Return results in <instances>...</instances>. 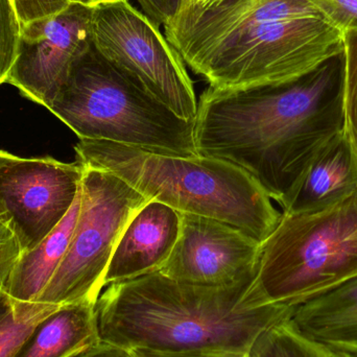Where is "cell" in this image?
Masks as SVG:
<instances>
[{"label": "cell", "instance_id": "obj_30", "mask_svg": "<svg viewBox=\"0 0 357 357\" xmlns=\"http://www.w3.org/2000/svg\"><path fill=\"white\" fill-rule=\"evenodd\" d=\"M322 357H357L356 354L322 345Z\"/></svg>", "mask_w": 357, "mask_h": 357}, {"label": "cell", "instance_id": "obj_11", "mask_svg": "<svg viewBox=\"0 0 357 357\" xmlns=\"http://www.w3.org/2000/svg\"><path fill=\"white\" fill-rule=\"evenodd\" d=\"M180 236L159 272L199 287H222L254 278L262 243L243 231L197 214L181 213Z\"/></svg>", "mask_w": 357, "mask_h": 357}, {"label": "cell", "instance_id": "obj_10", "mask_svg": "<svg viewBox=\"0 0 357 357\" xmlns=\"http://www.w3.org/2000/svg\"><path fill=\"white\" fill-rule=\"evenodd\" d=\"M91 8L70 4L60 14L22 24L18 58L6 83L52 107L75 63L91 48Z\"/></svg>", "mask_w": 357, "mask_h": 357}, {"label": "cell", "instance_id": "obj_27", "mask_svg": "<svg viewBox=\"0 0 357 357\" xmlns=\"http://www.w3.org/2000/svg\"><path fill=\"white\" fill-rule=\"evenodd\" d=\"M134 357H250L248 352L230 350H199V351L161 352L152 350H130Z\"/></svg>", "mask_w": 357, "mask_h": 357}, {"label": "cell", "instance_id": "obj_16", "mask_svg": "<svg viewBox=\"0 0 357 357\" xmlns=\"http://www.w3.org/2000/svg\"><path fill=\"white\" fill-rule=\"evenodd\" d=\"M79 207L81 191L61 224L37 247L21 254L6 283L4 298L24 303L37 301L64 258Z\"/></svg>", "mask_w": 357, "mask_h": 357}, {"label": "cell", "instance_id": "obj_5", "mask_svg": "<svg viewBox=\"0 0 357 357\" xmlns=\"http://www.w3.org/2000/svg\"><path fill=\"white\" fill-rule=\"evenodd\" d=\"M48 110L79 139L159 154H197L195 121H184L105 61L93 47L73 65Z\"/></svg>", "mask_w": 357, "mask_h": 357}, {"label": "cell", "instance_id": "obj_9", "mask_svg": "<svg viewBox=\"0 0 357 357\" xmlns=\"http://www.w3.org/2000/svg\"><path fill=\"white\" fill-rule=\"evenodd\" d=\"M84 167L52 157L20 158L0 171V202L22 253L43 241L68 214L81 191Z\"/></svg>", "mask_w": 357, "mask_h": 357}, {"label": "cell", "instance_id": "obj_1", "mask_svg": "<svg viewBox=\"0 0 357 357\" xmlns=\"http://www.w3.org/2000/svg\"><path fill=\"white\" fill-rule=\"evenodd\" d=\"M344 94L343 52L285 83L208 87L195 119L197 154L241 167L283 207L314 156L345 130Z\"/></svg>", "mask_w": 357, "mask_h": 357}, {"label": "cell", "instance_id": "obj_3", "mask_svg": "<svg viewBox=\"0 0 357 357\" xmlns=\"http://www.w3.org/2000/svg\"><path fill=\"white\" fill-rule=\"evenodd\" d=\"M77 161L117 176L151 201L227 222L264 243L282 213L247 172L213 157L159 154L106 140L79 139Z\"/></svg>", "mask_w": 357, "mask_h": 357}, {"label": "cell", "instance_id": "obj_26", "mask_svg": "<svg viewBox=\"0 0 357 357\" xmlns=\"http://www.w3.org/2000/svg\"><path fill=\"white\" fill-rule=\"evenodd\" d=\"M226 0H191L187 10L183 13L182 16L178 17L175 22L172 23L167 27H165V35L175 33L178 29L187 26V25L197 20L204 13L216 8Z\"/></svg>", "mask_w": 357, "mask_h": 357}, {"label": "cell", "instance_id": "obj_23", "mask_svg": "<svg viewBox=\"0 0 357 357\" xmlns=\"http://www.w3.org/2000/svg\"><path fill=\"white\" fill-rule=\"evenodd\" d=\"M342 33L357 29V0H304Z\"/></svg>", "mask_w": 357, "mask_h": 357}, {"label": "cell", "instance_id": "obj_18", "mask_svg": "<svg viewBox=\"0 0 357 357\" xmlns=\"http://www.w3.org/2000/svg\"><path fill=\"white\" fill-rule=\"evenodd\" d=\"M61 306L4 298L0 312V357H16L36 328Z\"/></svg>", "mask_w": 357, "mask_h": 357}, {"label": "cell", "instance_id": "obj_28", "mask_svg": "<svg viewBox=\"0 0 357 357\" xmlns=\"http://www.w3.org/2000/svg\"><path fill=\"white\" fill-rule=\"evenodd\" d=\"M82 357H134L130 350L112 344L100 342L98 345L90 348Z\"/></svg>", "mask_w": 357, "mask_h": 357}, {"label": "cell", "instance_id": "obj_25", "mask_svg": "<svg viewBox=\"0 0 357 357\" xmlns=\"http://www.w3.org/2000/svg\"><path fill=\"white\" fill-rule=\"evenodd\" d=\"M142 13L157 25L167 27L185 12L189 0H137Z\"/></svg>", "mask_w": 357, "mask_h": 357}, {"label": "cell", "instance_id": "obj_4", "mask_svg": "<svg viewBox=\"0 0 357 357\" xmlns=\"http://www.w3.org/2000/svg\"><path fill=\"white\" fill-rule=\"evenodd\" d=\"M357 278V190L324 209L283 213L262 243L247 300L297 308Z\"/></svg>", "mask_w": 357, "mask_h": 357}, {"label": "cell", "instance_id": "obj_15", "mask_svg": "<svg viewBox=\"0 0 357 357\" xmlns=\"http://www.w3.org/2000/svg\"><path fill=\"white\" fill-rule=\"evenodd\" d=\"M291 320L312 341L357 356V278L298 306Z\"/></svg>", "mask_w": 357, "mask_h": 357}, {"label": "cell", "instance_id": "obj_13", "mask_svg": "<svg viewBox=\"0 0 357 357\" xmlns=\"http://www.w3.org/2000/svg\"><path fill=\"white\" fill-rule=\"evenodd\" d=\"M181 212L158 201L142 206L119 238L105 287L159 272L173 253L181 231Z\"/></svg>", "mask_w": 357, "mask_h": 357}, {"label": "cell", "instance_id": "obj_7", "mask_svg": "<svg viewBox=\"0 0 357 357\" xmlns=\"http://www.w3.org/2000/svg\"><path fill=\"white\" fill-rule=\"evenodd\" d=\"M150 201L117 176L84 167L81 207L70 243L36 302L59 306L96 303L123 230Z\"/></svg>", "mask_w": 357, "mask_h": 357}, {"label": "cell", "instance_id": "obj_33", "mask_svg": "<svg viewBox=\"0 0 357 357\" xmlns=\"http://www.w3.org/2000/svg\"><path fill=\"white\" fill-rule=\"evenodd\" d=\"M190 1H191V0H189L188 6H189V3H190ZM188 6H187V8H188ZM186 10H187V8H186ZM182 15H183V14H182ZM182 15H181V16H182ZM174 22H175V21H174Z\"/></svg>", "mask_w": 357, "mask_h": 357}, {"label": "cell", "instance_id": "obj_24", "mask_svg": "<svg viewBox=\"0 0 357 357\" xmlns=\"http://www.w3.org/2000/svg\"><path fill=\"white\" fill-rule=\"evenodd\" d=\"M22 254L18 237L8 218H0V302L10 274Z\"/></svg>", "mask_w": 357, "mask_h": 357}, {"label": "cell", "instance_id": "obj_8", "mask_svg": "<svg viewBox=\"0 0 357 357\" xmlns=\"http://www.w3.org/2000/svg\"><path fill=\"white\" fill-rule=\"evenodd\" d=\"M91 42L121 75L180 119L195 121L199 102L182 56L160 26L129 0L92 10Z\"/></svg>", "mask_w": 357, "mask_h": 357}, {"label": "cell", "instance_id": "obj_2", "mask_svg": "<svg viewBox=\"0 0 357 357\" xmlns=\"http://www.w3.org/2000/svg\"><path fill=\"white\" fill-rule=\"evenodd\" d=\"M253 279L199 287L155 272L106 285L94 306L98 337L127 350L249 354L262 333L295 310L251 305L245 296Z\"/></svg>", "mask_w": 357, "mask_h": 357}, {"label": "cell", "instance_id": "obj_17", "mask_svg": "<svg viewBox=\"0 0 357 357\" xmlns=\"http://www.w3.org/2000/svg\"><path fill=\"white\" fill-rule=\"evenodd\" d=\"M96 303L62 305L33 331L16 357H66L100 343Z\"/></svg>", "mask_w": 357, "mask_h": 357}, {"label": "cell", "instance_id": "obj_19", "mask_svg": "<svg viewBox=\"0 0 357 357\" xmlns=\"http://www.w3.org/2000/svg\"><path fill=\"white\" fill-rule=\"evenodd\" d=\"M249 356L322 357V345L304 335L289 317L262 333Z\"/></svg>", "mask_w": 357, "mask_h": 357}, {"label": "cell", "instance_id": "obj_32", "mask_svg": "<svg viewBox=\"0 0 357 357\" xmlns=\"http://www.w3.org/2000/svg\"><path fill=\"white\" fill-rule=\"evenodd\" d=\"M3 301H4V298H3V299H2V301L0 302V312H1L2 307H3Z\"/></svg>", "mask_w": 357, "mask_h": 357}, {"label": "cell", "instance_id": "obj_6", "mask_svg": "<svg viewBox=\"0 0 357 357\" xmlns=\"http://www.w3.org/2000/svg\"><path fill=\"white\" fill-rule=\"evenodd\" d=\"M344 52L343 33L314 10L249 29L199 73L212 89L293 81Z\"/></svg>", "mask_w": 357, "mask_h": 357}, {"label": "cell", "instance_id": "obj_14", "mask_svg": "<svg viewBox=\"0 0 357 357\" xmlns=\"http://www.w3.org/2000/svg\"><path fill=\"white\" fill-rule=\"evenodd\" d=\"M356 190L357 151L345 128L308 165L283 213L324 209Z\"/></svg>", "mask_w": 357, "mask_h": 357}, {"label": "cell", "instance_id": "obj_29", "mask_svg": "<svg viewBox=\"0 0 357 357\" xmlns=\"http://www.w3.org/2000/svg\"><path fill=\"white\" fill-rule=\"evenodd\" d=\"M17 157L18 156H16V155L0 150V171H1L2 167H6L10 161L15 160ZM0 218H8L6 212H4L3 207H2L1 202H0Z\"/></svg>", "mask_w": 357, "mask_h": 357}, {"label": "cell", "instance_id": "obj_20", "mask_svg": "<svg viewBox=\"0 0 357 357\" xmlns=\"http://www.w3.org/2000/svg\"><path fill=\"white\" fill-rule=\"evenodd\" d=\"M22 23L12 0H0V86L8 82L18 58Z\"/></svg>", "mask_w": 357, "mask_h": 357}, {"label": "cell", "instance_id": "obj_22", "mask_svg": "<svg viewBox=\"0 0 357 357\" xmlns=\"http://www.w3.org/2000/svg\"><path fill=\"white\" fill-rule=\"evenodd\" d=\"M115 1L119 0H12L22 24L60 14L73 3L94 10Z\"/></svg>", "mask_w": 357, "mask_h": 357}, {"label": "cell", "instance_id": "obj_12", "mask_svg": "<svg viewBox=\"0 0 357 357\" xmlns=\"http://www.w3.org/2000/svg\"><path fill=\"white\" fill-rule=\"evenodd\" d=\"M314 10L304 0H226L165 37L185 64L199 75L210 61L249 29Z\"/></svg>", "mask_w": 357, "mask_h": 357}, {"label": "cell", "instance_id": "obj_21", "mask_svg": "<svg viewBox=\"0 0 357 357\" xmlns=\"http://www.w3.org/2000/svg\"><path fill=\"white\" fill-rule=\"evenodd\" d=\"M346 130L357 151V29L343 33Z\"/></svg>", "mask_w": 357, "mask_h": 357}, {"label": "cell", "instance_id": "obj_31", "mask_svg": "<svg viewBox=\"0 0 357 357\" xmlns=\"http://www.w3.org/2000/svg\"><path fill=\"white\" fill-rule=\"evenodd\" d=\"M87 351H88V350H87ZM85 352L86 351L79 352V354H71V356H66V357H82V356H83V354H85Z\"/></svg>", "mask_w": 357, "mask_h": 357}]
</instances>
